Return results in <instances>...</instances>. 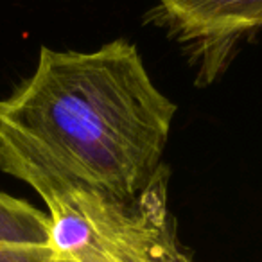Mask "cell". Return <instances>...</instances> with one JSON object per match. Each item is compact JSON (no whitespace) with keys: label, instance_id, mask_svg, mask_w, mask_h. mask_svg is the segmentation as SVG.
I'll use <instances>...</instances> for the list:
<instances>
[{"label":"cell","instance_id":"1","mask_svg":"<svg viewBox=\"0 0 262 262\" xmlns=\"http://www.w3.org/2000/svg\"><path fill=\"white\" fill-rule=\"evenodd\" d=\"M176 104L153 83L137 45L41 47L33 76L0 101V146L120 200L167 172Z\"/></svg>","mask_w":262,"mask_h":262},{"label":"cell","instance_id":"2","mask_svg":"<svg viewBox=\"0 0 262 262\" xmlns=\"http://www.w3.org/2000/svg\"><path fill=\"white\" fill-rule=\"evenodd\" d=\"M183 41L205 54L221 52L243 34L262 29V0H157Z\"/></svg>","mask_w":262,"mask_h":262},{"label":"cell","instance_id":"3","mask_svg":"<svg viewBox=\"0 0 262 262\" xmlns=\"http://www.w3.org/2000/svg\"><path fill=\"white\" fill-rule=\"evenodd\" d=\"M49 215L0 225V262H51Z\"/></svg>","mask_w":262,"mask_h":262},{"label":"cell","instance_id":"4","mask_svg":"<svg viewBox=\"0 0 262 262\" xmlns=\"http://www.w3.org/2000/svg\"><path fill=\"white\" fill-rule=\"evenodd\" d=\"M176 235V233H174ZM171 235V237H174ZM171 237L164 241L153 253L149 255H139V257H113V255H84V257H77V258H63V257H54L52 255L51 262H157V255L160 251V248L167 243Z\"/></svg>","mask_w":262,"mask_h":262},{"label":"cell","instance_id":"5","mask_svg":"<svg viewBox=\"0 0 262 262\" xmlns=\"http://www.w3.org/2000/svg\"><path fill=\"white\" fill-rule=\"evenodd\" d=\"M157 262H192L189 258V255H185L178 246L176 235L171 237L164 246L160 248L157 255Z\"/></svg>","mask_w":262,"mask_h":262}]
</instances>
